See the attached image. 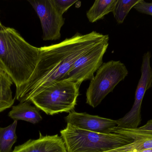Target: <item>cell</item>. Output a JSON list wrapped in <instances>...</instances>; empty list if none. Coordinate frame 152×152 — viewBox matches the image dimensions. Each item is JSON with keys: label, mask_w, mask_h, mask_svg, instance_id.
I'll list each match as a JSON object with an SVG mask.
<instances>
[{"label": "cell", "mask_w": 152, "mask_h": 152, "mask_svg": "<svg viewBox=\"0 0 152 152\" xmlns=\"http://www.w3.org/2000/svg\"><path fill=\"white\" fill-rule=\"evenodd\" d=\"M108 38V35L96 31L84 35L77 33L58 43L40 47L35 70L26 84L16 93L15 98L20 103L29 102L35 95L61 81L78 58Z\"/></svg>", "instance_id": "6da1fadb"}, {"label": "cell", "mask_w": 152, "mask_h": 152, "mask_svg": "<svg viewBox=\"0 0 152 152\" xmlns=\"http://www.w3.org/2000/svg\"><path fill=\"white\" fill-rule=\"evenodd\" d=\"M40 48L28 43L12 28L0 21V70L9 75L16 93L28 82L39 60Z\"/></svg>", "instance_id": "7a4b0ae2"}, {"label": "cell", "mask_w": 152, "mask_h": 152, "mask_svg": "<svg viewBox=\"0 0 152 152\" xmlns=\"http://www.w3.org/2000/svg\"><path fill=\"white\" fill-rule=\"evenodd\" d=\"M67 152H114L134 140L115 133L100 134L86 131L67 124L61 131Z\"/></svg>", "instance_id": "3957f363"}, {"label": "cell", "mask_w": 152, "mask_h": 152, "mask_svg": "<svg viewBox=\"0 0 152 152\" xmlns=\"http://www.w3.org/2000/svg\"><path fill=\"white\" fill-rule=\"evenodd\" d=\"M80 86L69 81L57 82L32 97V103L47 115L73 111L79 94Z\"/></svg>", "instance_id": "277c9868"}, {"label": "cell", "mask_w": 152, "mask_h": 152, "mask_svg": "<svg viewBox=\"0 0 152 152\" xmlns=\"http://www.w3.org/2000/svg\"><path fill=\"white\" fill-rule=\"evenodd\" d=\"M128 74L126 67L120 61H110L102 64L87 90L86 103L93 108L97 107Z\"/></svg>", "instance_id": "5b68a950"}, {"label": "cell", "mask_w": 152, "mask_h": 152, "mask_svg": "<svg viewBox=\"0 0 152 152\" xmlns=\"http://www.w3.org/2000/svg\"><path fill=\"white\" fill-rule=\"evenodd\" d=\"M109 38L97 45L77 59L61 81H69L80 86L83 81L91 80L103 64V57L109 46Z\"/></svg>", "instance_id": "8992f818"}, {"label": "cell", "mask_w": 152, "mask_h": 152, "mask_svg": "<svg viewBox=\"0 0 152 152\" xmlns=\"http://www.w3.org/2000/svg\"><path fill=\"white\" fill-rule=\"evenodd\" d=\"M151 54L147 51L144 54L141 67V77L135 95V100L131 110L121 118L117 120L118 127L123 128H138L141 121V108L146 91L152 87V69L151 65Z\"/></svg>", "instance_id": "52a82bcc"}, {"label": "cell", "mask_w": 152, "mask_h": 152, "mask_svg": "<svg viewBox=\"0 0 152 152\" xmlns=\"http://www.w3.org/2000/svg\"><path fill=\"white\" fill-rule=\"evenodd\" d=\"M38 15L43 30V39L53 41L60 39L61 30L65 24V18L53 2V0L29 1Z\"/></svg>", "instance_id": "ba28073f"}, {"label": "cell", "mask_w": 152, "mask_h": 152, "mask_svg": "<svg viewBox=\"0 0 152 152\" xmlns=\"http://www.w3.org/2000/svg\"><path fill=\"white\" fill-rule=\"evenodd\" d=\"M66 122L77 128L100 134L111 133L118 126L117 120L72 111L65 118Z\"/></svg>", "instance_id": "9c48e42d"}, {"label": "cell", "mask_w": 152, "mask_h": 152, "mask_svg": "<svg viewBox=\"0 0 152 152\" xmlns=\"http://www.w3.org/2000/svg\"><path fill=\"white\" fill-rule=\"evenodd\" d=\"M12 152H67L61 137L58 135L43 136L30 140L14 148Z\"/></svg>", "instance_id": "30bf717a"}, {"label": "cell", "mask_w": 152, "mask_h": 152, "mask_svg": "<svg viewBox=\"0 0 152 152\" xmlns=\"http://www.w3.org/2000/svg\"><path fill=\"white\" fill-rule=\"evenodd\" d=\"M39 111L40 109L36 106L30 105L29 102H24L12 106L8 116L14 121L23 120L36 124L42 120Z\"/></svg>", "instance_id": "8fae6325"}, {"label": "cell", "mask_w": 152, "mask_h": 152, "mask_svg": "<svg viewBox=\"0 0 152 152\" xmlns=\"http://www.w3.org/2000/svg\"><path fill=\"white\" fill-rule=\"evenodd\" d=\"M13 84L9 75L0 70V112L12 107L14 104L11 90Z\"/></svg>", "instance_id": "7c38bea8"}, {"label": "cell", "mask_w": 152, "mask_h": 152, "mask_svg": "<svg viewBox=\"0 0 152 152\" xmlns=\"http://www.w3.org/2000/svg\"><path fill=\"white\" fill-rule=\"evenodd\" d=\"M118 0H96L88 11L86 16L89 22L94 23L113 12Z\"/></svg>", "instance_id": "4fadbf2b"}, {"label": "cell", "mask_w": 152, "mask_h": 152, "mask_svg": "<svg viewBox=\"0 0 152 152\" xmlns=\"http://www.w3.org/2000/svg\"><path fill=\"white\" fill-rule=\"evenodd\" d=\"M18 121L6 127H0V152H12V148L17 142L16 130Z\"/></svg>", "instance_id": "5bb4252c"}, {"label": "cell", "mask_w": 152, "mask_h": 152, "mask_svg": "<svg viewBox=\"0 0 152 152\" xmlns=\"http://www.w3.org/2000/svg\"><path fill=\"white\" fill-rule=\"evenodd\" d=\"M141 0H118L114 10L113 16L118 24H122L130 10Z\"/></svg>", "instance_id": "9a60e30c"}, {"label": "cell", "mask_w": 152, "mask_h": 152, "mask_svg": "<svg viewBox=\"0 0 152 152\" xmlns=\"http://www.w3.org/2000/svg\"><path fill=\"white\" fill-rule=\"evenodd\" d=\"M111 133L122 135L132 138L134 141L140 139H152V132L141 130L138 128L128 129L117 126L113 129Z\"/></svg>", "instance_id": "2e32d148"}, {"label": "cell", "mask_w": 152, "mask_h": 152, "mask_svg": "<svg viewBox=\"0 0 152 152\" xmlns=\"http://www.w3.org/2000/svg\"><path fill=\"white\" fill-rule=\"evenodd\" d=\"M54 4L62 14H64L71 6L78 1L77 0H53Z\"/></svg>", "instance_id": "e0dca14e"}, {"label": "cell", "mask_w": 152, "mask_h": 152, "mask_svg": "<svg viewBox=\"0 0 152 152\" xmlns=\"http://www.w3.org/2000/svg\"><path fill=\"white\" fill-rule=\"evenodd\" d=\"M134 8L141 13L152 16V2H147L144 0H141Z\"/></svg>", "instance_id": "ac0fdd59"}, {"label": "cell", "mask_w": 152, "mask_h": 152, "mask_svg": "<svg viewBox=\"0 0 152 152\" xmlns=\"http://www.w3.org/2000/svg\"><path fill=\"white\" fill-rule=\"evenodd\" d=\"M138 128L141 130L152 132V120L148 121L144 126Z\"/></svg>", "instance_id": "d6986e66"}, {"label": "cell", "mask_w": 152, "mask_h": 152, "mask_svg": "<svg viewBox=\"0 0 152 152\" xmlns=\"http://www.w3.org/2000/svg\"><path fill=\"white\" fill-rule=\"evenodd\" d=\"M141 152H152V149L145 150V151H142Z\"/></svg>", "instance_id": "ffe728a7"}]
</instances>
